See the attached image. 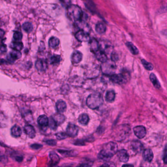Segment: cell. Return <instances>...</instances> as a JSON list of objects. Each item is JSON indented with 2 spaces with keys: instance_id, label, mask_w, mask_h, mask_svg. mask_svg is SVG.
I'll return each instance as SVG.
<instances>
[{
  "instance_id": "cell-44",
  "label": "cell",
  "mask_w": 167,
  "mask_h": 167,
  "mask_svg": "<svg viewBox=\"0 0 167 167\" xmlns=\"http://www.w3.org/2000/svg\"><path fill=\"white\" fill-rule=\"evenodd\" d=\"M103 166H115L114 164H109L108 163H106L105 164L103 165Z\"/></svg>"
},
{
  "instance_id": "cell-6",
  "label": "cell",
  "mask_w": 167,
  "mask_h": 167,
  "mask_svg": "<svg viewBox=\"0 0 167 167\" xmlns=\"http://www.w3.org/2000/svg\"><path fill=\"white\" fill-rule=\"evenodd\" d=\"M116 65L113 60H108L103 62L101 65V71L104 75L111 76L114 74L116 70Z\"/></svg>"
},
{
  "instance_id": "cell-4",
  "label": "cell",
  "mask_w": 167,
  "mask_h": 167,
  "mask_svg": "<svg viewBox=\"0 0 167 167\" xmlns=\"http://www.w3.org/2000/svg\"><path fill=\"white\" fill-rule=\"evenodd\" d=\"M130 79V74L127 71L123 70L120 74H113L110 76L112 82L115 84H122L127 82Z\"/></svg>"
},
{
  "instance_id": "cell-3",
  "label": "cell",
  "mask_w": 167,
  "mask_h": 167,
  "mask_svg": "<svg viewBox=\"0 0 167 167\" xmlns=\"http://www.w3.org/2000/svg\"><path fill=\"white\" fill-rule=\"evenodd\" d=\"M67 13L70 19L74 21H79L82 18V10L79 6L75 4H72L68 6Z\"/></svg>"
},
{
  "instance_id": "cell-34",
  "label": "cell",
  "mask_w": 167,
  "mask_h": 167,
  "mask_svg": "<svg viewBox=\"0 0 167 167\" xmlns=\"http://www.w3.org/2000/svg\"><path fill=\"white\" fill-rule=\"evenodd\" d=\"M49 126L51 128V129L53 130H56L57 128V126H59V125H57V123H56V121L54 120V119H53L52 117H51L49 119Z\"/></svg>"
},
{
  "instance_id": "cell-19",
  "label": "cell",
  "mask_w": 167,
  "mask_h": 167,
  "mask_svg": "<svg viewBox=\"0 0 167 167\" xmlns=\"http://www.w3.org/2000/svg\"><path fill=\"white\" fill-rule=\"evenodd\" d=\"M56 107L57 111L59 113H62L65 111L67 108V105L64 101L59 100L56 103Z\"/></svg>"
},
{
  "instance_id": "cell-35",
  "label": "cell",
  "mask_w": 167,
  "mask_h": 167,
  "mask_svg": "<svg viewBox=\"0 0 167 167\" xmlns=\"http://www.w3.org/2000/svg\"><path fill=\"white\" fill-rule=\"evenodd\" d=\"M67 134L65 133L64 132H59L56 134V137L57 139L59 140H62L65 139L67 138Z\"/></svg>"
},
{
  "instance_id": "cell-11",
  "label": "cell",
  "mask_w": 167,
  "mask_h": 167,
  "mask_svg": "<svg viewBox=\"0 0 167 167\" xmlns=\"http://www.w3.org/2000/svg\"><path fill=\"white\" fill-rule=\"evenodd\" d=\"M131 147L132 151L136 153H141L143 151V145L141 142L138 140L132 141L131 143Z\"/></svg>"
},
{
  "instance_id": "cell-2",
  "label": "cell",
  "mask_w": 167,
  "mask_h": 167,
  "mask_svg": "<svg viewBox=\"0 0 167 167\" xmlns=\"http://www.w3.org/2000/svg\"><path fill=\"white\" fill-rule=\"evenodd\" d=\"M103 103V97L98 93L90 94L87 98L86 104L88 107L92 109L98 108Z\"/></svg>"
},
{
  "instance_id": "cell-17",
  "label": "cell",
  "mask_w": 167,
  "mask_h": 167,
  "mask_svg": "<svg viewBox=\"0 0 167 167\" xmlns=\"http://www.w3.org/2000/svg\"><path fill=\"white\" fill-rule=\"evenodd\" d=\"M143 157L146 161L151 162L153 158V153L151 150L149 148L146 149L143 151Z\"/></svg>"
},
{
  "instance_id": "cell-26",
  "label": "cell",
  "mask_w": 167,
  "mask_h": 167,
  "mask_svg": "<svg viewBox=\"0 0 167 167\" xmlns=\"http://www.w3.org/2000/svg\"><path fill=\"white\" fill-rule=\"evenodd\" d=\"M115 92L113 90H110L107 91L106 95V99L108 102L111 103L114 101L115 98Z\"/></svg>"
},
{
  "instance_id": "cell-22",
  "label": "cell",
  "mask_w": 167,
  "mask_h": 167,
  "mask_svg": "<svg viewBox=\"0 0 167 167\" xmlns=\"http://www.w3.org/2000/svg\"><path fill=\"white\" fill-rule=\"evenodd\" d=\"M11 132L12 135L15 137H20L22 134V130L20 127L17 125H15L11 128Z\"/></svg>"
},
{
  "instance_id": "cell-37",
  "label": "cell",
  "mask_w": 167,
  "mask_h": 167,
  "mask_svg": "<svg viewBox=\"0 0 167 167\" xmlns=\"http://www.w3.org/2000/svg\"><path fill=\"white\" fill-rule=\"evenodd\" d=\"M45 142L48 145L51 146H54L56 145V141L55 140L49 139L45 141Z\"/></svg>"
},
{
  "instance_id": "cell-27",
  "label": "cell",
  "mask_w": 167,
  "mask_h": 167,
  "mask_svg": "<svg viewBox=\"0 0 167 167\" xmlns=\"http://www.w3.org/2000/svg\"><path fill=\"white\" fill-rule=\"evenodd\" d=\"M59 42L60 41L59 38L56 37H52L49 41V45L51 48H54L59 45Z\"/></svg>"
},
{
  "instance_id": "cell-36",
  "label": "cell",
  "mask_w": 167,
  "mask_h": 167,
  "mask_svg": "<svg viewBox=\"0 0 167 167\" xmlns=\"http://www.w3.org/2000/svg\"><path fill=\"white\" fill-rule=\"evenodd\" d=\"M23 35L21 32L19 31H15L13 34V38L15 41H19L22 39Z\"/></svg>"
},
{
  "instance_id": "cell-21",
  "label": "cell",
  "mask_w": 167,
  "mask_h": 167,
  "mask_svg": "<svg viewBox=\"0 0 167 167\" xmlns=\"http://www.w3.org/2000/svg\"><path fill=\"white\" fill-rule=\"evenodd\" d=\"M78 121L81 125H87L89 122V117L88 115L85 113H83L79 115Z\"/></svg>"
},
{
  "instance_id": "cell-7",
  "label": "cell",
  "mask_w": 167,
  "mask_h": 167,
  "mask_svg": "<svg viewBox=\"0 0 167 167\" xmlns=\"http://www.w3.org/2000/svg\"><path fill=\"white\" fill-rule=\"evenodd\" d=\"M79 131V128L76 125L73 123H69L66 128V133L69 136L75 137L78 135Z\"/></svg>"
},
{
  "instance_id": "cell-18",
  "label": "cell",
  "mask_w": 167,
  "mask_h": 167,
  "mask_svg": "<svg viewBox=\"0 0 167 167\" xmlns=\"http://www.w3.org/2000/svg\"><path fill=\"white\" fill-rule=\"evenodd\" d=\"M72 61L75 64H78L81 62L82 59V54L79 51H75L72 55Z\"/></svg>"
},
{
  "instance_id": "cell-8",
  "label": "cell",
  "mask_w": 167,
  "mask_h": 167,
  "mask_svg": "<svg viewBox=\"0 0 167 167\" xmlns=\"http://www.w3.org/2000/svg\"><path fill=\"white\" fill-rule=\"evenodd\" d=\"M75 37L76 39L80 42H86L90 41V40L89 34L84 30H80L76 32L75 34Z\"/></svg>"
},
{
  "instance_id": "cell-12",
  "label": "cell",
  "mask_w": 167,
  "mask_h": 167,
  "mask_svg": "<svg viewBox=\"0 0 167 167\" xmlns=\"http://www.w3.org/2000/svg\"><path fill=\"white\" fill-rule=\"evenodd\" d=\"M35 67L40 72H44L47 68V61L43 59H38L35 63Z\"/></svg>"
},
{
  "instance_id": "cell-39",
  "label": "cell",
  "mask_w": 167,
  "mask_h": 167,
  "mask_svg": "<svg viewBox=\"0 0 167 167\" xmlns=\"http://www.w3.org/2000/svg\"><path fill=\"white\" fill-rule=\"evenodd\" d=\"M111 60L114 61L118 60V56L116 53H113L111 54Z\"/></svg>"
},
{
  "instance_id": "cell-38",
  "label": "cell",
  "mask_w": 167,
  "mask_h": 167,
  "mask_svg": "<svg viewBox=\"0 0 167 167\" xmlns=\"http://www.w3.org/2000/svg\"><path fill=\"white\" fill-rule=\"evenodd\" d=\"M31 148L34 150H38L42 147V145L38 144H32L31 146Z\"/></svg>"
},
{
  "instance_id": "cell-40",
  "label": "cell",
  "mask_w": 167,
  "mask_h": 167,
  "mask_svg": "<svg viewBox=\"0 0 167 167\" xmlns=\"http://www.w3.org/2000/svg\"><path fill=\"white\" fill-rule=\"evenodd\" d=\"M74 144H75V145L83 146L84 145V143L83 140H76V141L74 143Z\"/></svg>"
},
{
  "instance_id": "cell-10",
  "label": "cell",
  "mask_w": 167,
  "mask_h": 167,
  "mask_svg": "<svg viewBox=\"0 0 167 167\" xmlns=\"http://www.w3.org/2000/svg\"><path fill=\"white\" fill-rule=\"evenodd\" d=\"M37 123L39 126L43 130L45 131L49 126V119L45 115H42L40 116L37 119Z\"/></svg>"
},
{
  "instance_id": "cell-25",
  "label": "cell",
  "mask_w": 167,
  "mask_h": 167,
  "mask_svg": "<svg viewBox=\"0 0 167 167\" xmlns=\"http://www.w3.org/2000/svg\"><path fill=\"white\" fill-rule=\"evenodd\" d=\"M126 45L132 54L134 55H137L139 54V50L132 43L128 42L126 43Z\"/></svg>"
},
{
  "instance_id": "cell-45",
  "label": "cell",
  "mask_w": 167,
  "mask_h": 167,
  "mask_svg": "<svg viewBox=\"0 0 167 167\" xmlns=\"http://www.w3.org/2000/svg\"><path fill=\"white\" fill-rule=\"evenodd\" d=\"M162 34H163L164 35H167V29L164 30V31H162Z\"/></svg>"
},
{
  "instance_id": "cell-32",
  "label": "cell",
  "mask_w": 167,
  "mask_h": 167,
  "mask_svg": "<svg viewBox=\"0 0 167 167\" xmlns=\"http://www.w3.org/2000/svg\"><path fill=\"white\" fill-rule=\"evenodd\" d=\"M141 62L142 63V64L143 65V66H144L145 68L146 69H147V70H153V64L147 61L145 59H142V60H141Z\"/></svg>"
},
{
  "instance_id": "cell-33",
  "label": "cell",
  "mask_w": 167,
  "mask_h": 167,
  "mask_svg": "<svg viewBox=\"0 0 167 167\" xmlns=\"http://www.w3.org/2000/svg\"><path fill=\"white\" fill-rule=\"evenodd\" d=\"M61 57L59 55H54L52 56L50 59V63L51 64H54L59 63L61 60Z\"/></svg>"
},
{
  "instance_id": "cell-43",
  "label": "cell",
  "mask_w": 167,
  "mask_h": 167,
  "mask_svg": "<svg viewBox=\"0 0 167 167\" xmlns=\"http://www.w3.org/2000/svg\"><path fill=\"white\" fill-rule=\"evenodd\" d=\"M163 161H164L165 164L167 165V152H166L163 158Z\"/></svg>"
},
{
  "instance_id": "cell-42",
  "label": "cell",
  "mask_w": 167,
  "mask_h": 167,
  "mask_svg": "<svg viewBox=\"0 0 167 167\" xmlns=\"http://www.w3.org/2000/svg\"><path fill=\"white\" fill-rule=\"evenodd\" d=\"M23 157L21 156H18L17 157L15 158V159H16V161H17L18 162H21L22 161V160H23Z\"/></svg>"
},
{
  "instance_id": "cell-16",
  "label": "cell",
  "mask_w": 167,
  "mask_h": 167,
  "mask_svg": "<svg viewBox=\"0 0 167 167\" xmlns=\"http://www.w3.org/2000/svg\"><path fill=\"white\" fill-rule=\"evenodd\" d=\"M95 55L97 59L100 62H101L102 63L105 62L108 60L106 54L105 52L102 50L99 49L98 51H96Z\"/></svg>"
},
{
  "instance_id": "cell-29",
  "label": "cell",
  "mask_w": 167,
  "mask_h": 167,
  "mask_svg": "<svg viewBox=\"0 0 167 167\" xmlns=\"http://www.w3.org/2000/svg\"><path fill=\"white\" fill-rule=\"evenodd\" d=\"M150 79L151 82L153 83V85H154V86L156 88L159 89L160 88L161 85H160V82L154 74L152 73L150 75Z\"/></svg>"
},
{
  "instance_id": "cell-14",
  "label": "cell",
  "mask_w": 167,
  "mask_h": 167,
  "mask_svg": "<svg viewBox=\"0 0 167 167\" xmlns=\"http://www.w3.org/2000/svg\"><path fill=\"white\" fill-rule=\"evenodd\" d=\"M118 157L121 161L123 163L128 162L129 160V156L126 150H121L117 153Z\"/></svg>"
},
{
  "instance_id": "cell-20",
  "label": "cell",
  "mask_w": 167,
  "mask_h": 167,
  "mask_svg": "<svg viewBox=\"0 0 167 167\" xmlns=\"http://www.w3.org/2000/svg\"><path fill=\"white\" fill-rule=\"evenodd\" d=\"M50 157L51 159V166H56L59 162V157L56 153L51 152L50 153Z\"/></svg>"
},
{
  "instance_id": "cell-24",
  "label": "cell",
  "mask_w": 167,
  "mask_h": 167,
  "mask_svg": "<svg viewBox=\"0 0 167 167\" xmlns=\"http://www.w3.org/2000/svg\"><path fill=\"white\" fill-rule=\"evenodd\" d=\"M90 46L91 51L95 53L96 51H98L100 49V45L98 44V42L95 39H92L90 40Z\"/></svg>"
},
{
  "instance_id": "cell-30",
  "label": "cell",
  "mask_w": 167,
  "mask_h": 167,
  "mask_svg": "<svg viewBox=\"0 0 167 167\" xmlns=\"http://www.w3.org/2000/svg\"><path fill=\"white\" fill-rule=\"evenodd\" d=\"M11 47L13 50H18L20 51L23 48V44L22 42L16 41V42L12 43Z\"/></svg>"
},
{
  "instance_id": "cell-13",
  "label": "cell",
  "mask_w": 167,
  "mask_h": 167,
  "mask_svg": "<svg viewBox=\"0 0 167 167\" xmlns=\"http://www.w3.org/2000/svg\"><path fill=\"white\" fill-rule=\"evenodd\" d=\"M22 56V54L20 51L13 50L12 51L10 52L9 56H7V59L9 61L13 62L15 60H17L20 59Z\"/></svg>"
},
{
  "instance_id": "cell-28",
  "label": "cell",
  "mask_w": 167,
  "mask_h": 167,
  "mask_svg": "<svg viewBox=\"0 0 167 167\" xmlns=\"http://www.w3.org/2000/svg\"><path fill=\"white\" fill-rule=\"evenodd\" d=\"M95 29L97 33H98V34H103L106 32V28L104 24L100 22L96 25Z\"/></svg>"
},
{
  "instance_id": "cell-41",
  "label": "cell",
  "mask_w": 167,
  "mask_h": 167,
  "mask_svg": "<svg viewBox=\"0 0 167 167\" xmlns=\"http://www.w3.org/2000/svg\"><path fill=\"white\" fill-rule=\"evenodd\" d=\"M6 51V47L4 45H1V53H5Z\"/></svg>"
},
{
  "instance_id": "cell-31",
  "label": "cell",
  "mask_w": 167,
  "mask_h": 167,
  "mask_svg": "<svg viewBox=\"0 0 167 167\" xmlns=\"http://www.w3.org/2000/svg\"><path fill=\"white\" fill-rule=\"evenodd\" d=\"M23 29L26 32L29 33L33 29V26L30 22H26L23 25Z\"/></svg>"
},
{
  "instance_id": "cell-15",
  "label": "cell",
  "mask_w": 167,
  "mask_h": 167,
  "mask_svg": "<svg viewBox=\"0 0 167 167\" xmlns=\"http://www.w3.org/2000/svg\"><path fill=\"white\" fill-rule=\"evenodd\" d=\"M25 132L29 138H34L36 135V131L34 128V126L31 125H27L25 126L24 128Z\"/></svg>"
},
{
  "instance_id": "cell-23",
  "label": "cell",
  "mask_w": 167,
  "mask_h": 167,
  "mask_svg": "<svg viewBox=\"0 0 167 167\" xmlns=\"http://www.w3.org/2000/svg\"><path fill=\"white\" fill-rule=\"evenodd\" d=\"M51 117H53V119H54V120L56 121L58 125L62 124L63 122H64L65 120V116L60 113H56Z\"/></svg>"
},
{
  "instance_id": "cell-9",
  "label": "cell",
  "mask_w": 167,
  "mask_h": 167,
  "mask_svg": "<svg viewBox=\"0 0 167 167\" xmlns=\"http://www.w3.org/2000/svg\"><path fill=\"white\" fill-rule=\"evenodd\" d=\"M133 131L135 135L139 139L144 138L147 134V131L146 128L142 126H135V128H134Z\"/></svg>"
},
{
  "instance_id": "cell-5",
  "label": "cell",
  "mask_w": 167,
  "mask_h": 167,
  "mask_svg": "<svg viewBox=\"0 0 167 167\" xmlns=\"http://www.w3.org/2000/svg\"><path fill=\"white\" fill-rule=\"evenodd\" d=\"M131 128L128 125H122L118 128L116 131L115 139L118 141H123L129 135Z\"/></svg>"
},
{
  "instance_id": "cell-46",
  "label": "cell",
  "mask_w": 167,
  "mask_h": 167,
  "mask_svg": "<svg viewBox=\"0 0 167 167\" xmlns=\"http://www.w3.org/2000/svg\"><path fill=\"white\" fill-rule=\"evenodd\" d=\"M126 166H127V167H128V166H132V165H123V167H126Z\"/></svg>"
},
{
  "instance_id": "cell-1",
  "label": "cell",
  "mask_w": 167,
  "mask_h": 167,
  "mask_svg": "<svg viewBox=\"0 0 167 167\" xmlns=\"http://www.w3.org/2000/svg\"><path fill=\"white\" fill-rule=\"evenodd\" d=\"M118 151V146L115 143L110 142L104 145L98 154V158L107 161L113 157Z\"/></svg>"
}]
</instances>
